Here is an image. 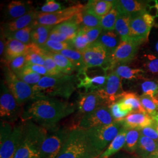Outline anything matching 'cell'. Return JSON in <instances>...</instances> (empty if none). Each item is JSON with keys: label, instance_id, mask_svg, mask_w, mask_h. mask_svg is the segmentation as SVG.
Instances as JSON below:
<instances>
[{"label": "cell", "instance_id": "cell-10", "mask_svg": "<svg viewBox=\"0 0 158 158\" xmlns=\"http://www.w3.org/2000/svg\"><path fill=\"white\" fill-rule=\"evenodd\" d=\"M154 22L155 17L148 12L132 17L130 23V39L140 44L147 41Z\"/></svg>", "mask_w": 158, "mask_h": 158}, {"label": "cell", "instance_id": "cell-15", "mask_svg": "<svg viewBox=\"0 0 158 158\" xmlns=\"http://www.w3.org/2000/svg\"><path fill=\"white\" fill-rule=\"evenodd\" d=\"M87 69L80 70L76 75L77 78V88L84 89L85 93L102 89L107 82V76L105 74L90 77L87 73Z\"/></svg>", "mask_w": 158, "mask_h": 158}, {"label": "cell", "instance_id": "cell-18", "mask_svg": "<svg viewBox=\"0 0 158 158\" xmlns=\"http://www.w3.org/2000/svg\"><path fill=\"white\" fill-rule=\"evenodd\" d=\"M34 10L32 2L31 1H12L5 8L4 18L8 22L23 17Z\"/></svg>", "mask_w": 158, "mask_h": 158}, {"label": "cell", "instance_id": "cell-23", "mask_svg": "<svg viewBox=\"0 0 158 158\" xmlns=\"http://www.w3.org/2000/svg\"><path fill=\"white\" fill-rule=\"evenodd\" d=\"M29 52V45L17 40H7L4 52L5 62L8 63L17 57L26 55Z\"/></svg>", "mask_w": 158, "mask_h": 158}, {"label": "cell", "instance_id": "cell-46", "mask_svg": "<svg viewBox=\"0 0 158 158\" xmlns=\"http://www.w3.org/2000/svg\"><path fill=\"white\" fill-rule=\"evenodd\" d=\"M63 10L60 3L54 0H47L45 4L40 7V13L51 14Z\"/></svg>", "mask_w": 158, "mask_h": 158}, {"label": "cell", "instance_id": "cell-6", "mask_svg": "<svg viewBox=\"0 0 158 158\" xmlns=\"http://www.w3.org/2000/svg\"><path fill=\"white\" fill-rule=\"evenodd\" d=\"M71 130L57 126L48 130L37 158H57Z\"/></svg>", "mask_w": 158, "mask_h": 158}, {"label": "cell", "instance_id": "cell-53", "mask_svg": "<svg viewBox=\"0 0 158 158\" xmlns=\"http://www.w3.org/2000/svg\"><path fill=\"white\" fill-rule=\"evenodd\" d=\"M25 68L32 72L39 74L44 76H49V73L46 70L44 66L38 65V64H27Z\"/></svg>", "mask_w": 158, "mask_h": 158}, {"label": "cell", "instance_id": "cell-56", "mask_svg": "<svg viewBox=\"0 0 158 158\" xmlns=\"http://www.w3.org/2000/svg\"><path fill=\"white\" fill-rule=\"evenodd\" d=\"M148 158H158V155H151Z\"/></svg>", "mask_w": 158, "mask_h": 158}, {"label": "cell", "instance_id": "cell-43", "mask_svg": "<svg viewBox=\"0 0 158 158\" xmlns=\"http://www.w3.org/2000/svg\"><path fill=\"white\" fill-rule=\"evenodd\" d=\"M6 63H7V66L12 72L15 74L18 73L23 70L27 64L26 55L17 57L10 62Z\"/></svg>", "mask_w": 158, "mask_h": 158}, {"label": "cell", "instance_id": "cell-14", "mask_svg": "<svg viewBox=\"0 0 158 158\" xmlns=\"http://www.w3.org/2000/svg\"><path fill=\"white\" fill-rule=\"evenodd\" d=\"M141 44L131 39L121 41L120 45L111 56V69L132 60L136 55L138 46Z\"/></svg>", "mask_w": 158, "mask_h": 158}, {"label": "cell", "instance_id": "cell-28", "mask_svg": "<svg viewBox=\"0 0 158 158\" xmlns=\"http://www.w3.org/2000/svg\"><path fill=\"white\" fill-rule=\"evenodd\" d=\"M128 130L123 127L118 134L113 139V141L110 143L107 149L102 153L98 158H110L123 148L124 147Z\"/></svg>", "mask_w": 158, "mask_h": 158}, {"label": "cell", "instance_id": "cell-49", "mask_svg": "<svg viewBox=\"0 0 158 158\" xmlns=\"http://www.w3.org/2000/svg\"><path fill=\"white\" fill-rule=\"evenodd\" d=\"M108 107L115 121H119L130 114L128 113L121 111L117 102L113 103Z\"/></svg>", "mask_w": 158, "mask_h": 158}, {"label": "cell", "instance_id": "cell-57", "mask_svg": "<svg viewBox=\"0 0 158 158\" xmlns=\"http://www.w3.org/2000/svg\"><path fill=\"white\" fill-rule=\"evenodd\" d=\"M121 158H138L137 156H128V157H126V156H124V157H121Z\"/></svg>", "mask_w": 158, "mask_h": 158}, {"label": "cell", "instance_id": "cell-21", "mask_svg": "<svg viewBox=\"0 0 158 158\" xmlns=\"http://www.w3.org/2000/svg\"><path fill=\"white\" fill-rule=\"evenodd\" d=\"M121 111L129 114L147 113L142 105L140 96L134 92H125L122 98L117 102ZM148 114V113H147Z\"/></svg>", "mask_w": 158, "mask_h": 158}, {"label": "cell", "instance_id": "cell-4", "mask_svg": "<svg viewBox=\"0 0 158 158\" xmlns=\"http://www.w3.org/2000/svg\"><path fill=\"white\" fill-rule=\"evenodd\" d=\"M97 152L90 141L85 130L72 129L57 158H98Z\"/></svg>", "mask_w": 158, "mask_h": 158}, {"label": "cell", "instance_id": "cell-37", "mask_svg": "<svg viewBox=\"0 0 158 158\" xmlns=\"http://www.w3.org/2000/svg\"><path fill=\"white\" fill-rule=\"evenodd\" d=\"M140 100L143 107L147 113L152 117L158 113V96H151L142 94L140 96Z\"/></svg>", "mask_w": 158, "mask_h": 158}, {"label": "cell", "instance_id": "cell-40", "mask_svg": "<svg viewBox=\"0 0 158 158\" xmlns=\"http://www.w3.org/2000/svg\"><path fill=\"white\" fill-rule=\"evenodd\" d=\"M15 74L20 80L31 86L36 85L42 77L39 74L32 72L25 68L21 72Z\"/></svg>", "mask_w": 158, "mask_h": 158}, {"label": "cell", "instance_id": "cell-54", "mask_svg": "<svg viewBox=\"0 0 158 158\" xmlns=\"http://www.w3.org/2000/svg\"><path fill=\"white\" fill-rule=\"evenodd\" d=\"M1 40H0V55L2 56L4 54V52L6 49V36L1 30Z\"/></svg>", "mask_w": 158, "mask_h": 158}, {"label": "cell", "instance_id": "cell-33", "mask_svg": "<svg viewBox=\"0 0 158 158\" xmlns=\"http://www.w3.org/2000/svg\"><path fill=\"white\" fill-rule=\"evenodd\" d=\"M116 73L122 79L133 80L142 77V74L145 71L139 69H132L124 64L118 66L115 71Z\"/></svg>", "mask_w": 158, "mask_h": 158}, {"label": "cell", "instance_id": "cell-26", "mask_svg": "<svg viewBox=\"0 0 158 158\" xmlns=\"http://www.w3.org/2000/svg\"><path fill=\"white\" fill-rule=\"evenodd\" d=\"M54 26L44 25L34 23L31 32L32 43L41 47L49 40Z\"/></svg>", "mask_w": 158, "mask_h": 158}, {"label": "cell", "instance_id": "cell-19", "mask_svg": "<svg viewBox=\"0 0 158 158\" xmlns=\"http://www.w3.org/2000/svg\"><path fill=\"white\" fill-rule=\"evenodd\" d=\"M119 121L127 130H141L156 124L152 117L147 113H131Z\"/></svg>", "mask_w": 158, "mask_h": 158}, {"label": "cell", "instance_id": "cell-7", "mask_svg": "<svg viewBox=\"0 0 158 158\" xmlns=\"http://www.w3.org/2000/svg\"><path fill=\"white\" fill-rule=\"evenodd\" d=\"M3 72L4 81L19 106L22 107L34 99V91L31 85L19 79L8 66L3 68Z\"/></svg>", "mask_w": 158, "mask_h": 158}, {"label": "cell", "instance_id": "cell-30", "mask_svg": "<svg viewBox=\"0 0 158 158\" xmlns=\"http://www.w3.org/2000/svg\"><path fill=\"white\" fill-rule=\"evenodd\" d=\"M48 55L54 60L57 67L64 74L72 75L74 71L77 70V68L68 58L59 53L49 52Z\"/></svg>", "mask_w": 158, "mask_h": 158}, {"label": "cell", "instance_id": "cell-29", "mask_svg": "<svg viewBox=\"0 0 158 158\" xmlns=\"http://www.w3.org/2000/svg\"><path fill=\"white\" fill-rule=\"evenodd\" d=\"M132 17L123 13H119L115 26V31L121 37L122 41L130 40V23Z\"/></svg>", "mask_w": 158, "mask_h": 158}, {"label": "cell", "instance_id": "cell-51", "mask_svg": "<svg viewBox=\"0 0 158 158\" xmlns=\"http://www.w3.org/2000/svg\"><path fill=\"white\" fill-rule=\"evenodd\" d=\"M156 126L157 124L151 127H148L142 129L140 130L141 134L153 140L158 141V134L156 131Z\"/></svg>", "mask_w": 158, "mask_h": 158}, {"label": "cell", "instance_id": "cell-35", "mask_svg": "<svg viewBox=\"0 0 158 158\" xmlns=\"http://www.w3.org/2000/svg\"><path fill=\"white\" fill-rule=\"evenodd\" d=\"M102 18L97 17L85 8L81 13L80 28H97L101 27Z\"/></svg>", "mask_w": 158, "mask_h": 158}, {"label": "cell", "instance_id": "cell-48", "mask_svg": "<svg viewBox=\"0 0 158 158\" xmlns=\"http://www.w3.org/2000/svg\"><path fill=\"white\" fill-rule=\"evenodd\" d=\"M14 127L11 124L4 121H1L0 130V145H1L11 135Z\"/></svg>", "mask_w": 158, "mask_h": 158}, {"label": "cell", "instance_id": "cell-31", "mask_svg": "<svg viewBox=\"0 0 158 158\" xmlns=\"http://www.w3.org/2000/svg\"><path fill=\"white\" fill-rule=\"evenodd\" d=\"M59 53L68 58L77 68V71L86 69V66L83 55L78 51L73 49H66L63 50Z\"/></svg>", "mask_w": 158, "mask_h": 158}, {"label": "cell", "instance_id": "cell-34", "mask_svg": "<svg viewBox=\"0 0 158 158\" xmlns=\"http://www.w3.org/2000/svg\"><path fill=\"white\" fill-rule=\"evenodd\" d=\"M140 136V130H128L123 149L128 152L135 153Z\"/></svg>", "mask_w": 158, "mask_h": 158}, {"label": "cell", "instance_id": "cell-24", "mask_svg": "<svg viewBox=\"0 0 158 158\" xmlns=\"http://www.w3.org/2000/svg\"><path fill=\"white\" fill-rule=\"evenodd\" d=\"M158 152V141L141 134L135 153L139 158H148Z\"/></svg>", "mask_w": 158, "mask_h": 158}, {"label": "cell", "instance_id": "cell-42", "mask_svg": "<svg viewBox=\"0 0 158 158\" xmlns=\"http://www.w3.org/2000/svg\"><path fill=\"white\" fill-rule=\"evenodd\" d=\"M143 94L151 97L158 96V81L156 80H148L141 84Z\"/></svg>", "mask_w": 158, "mask_h": 158}, {"label": "cell", "instance_id": "cell-41", "mask_svg": "<svg viewBox=\"0 0 158 158\" xmlns=\"http://www.w3.org/2000/svg\"><path fill=\"white\" fill-rule=\"evenodd\" d=\"M40 48L47 52L53 53H59L66 49H72L69 42H61L52 40H48Z\"/></svg>", "mask_w": 158, "mask_h": 158}, {"label": "cell", "instance_id": "cell-17", "mask_svg": "<svg viewBox=\"0 0 158 158\" xmlns=\"http://www.w3.org/2000/svg\"><path fill=\"white\" fill-rule=\"evenodd\" d=\"M23 130V122L15 125L11 135L0 145V158H14L21 141Z\"/></svg>", "mask_w": 158, "mask_h": 158}, {"label": "cell", "instance_id": "cell-52", "mask_svg": "<svg viewBox=\"0 0 158 158\" xmlns=\"http://www.w3.org/2000/svg\"><path fill=\"white\" fill-rule=\"evenodd\" d=\"M49 40H52L61 42H69L71 40V39L67 35L53 29L49 35Z\"/></svg>", "mask_w": 158, "mask_h": 158}, {"label": "cell", "instance_id": "cell-25", "mask_svg": "<svg viewBox=\"0 0 158 158\" xmlns=\"http://www.w3.org/2000/svg\"><path fill=\"white\" fill-rule=\"evenodd\" d=\"M103 46L111 56L120 45L122 40L115 31H102L97 40Z\"/></svg>", "mask_w": 158, "mask_h": 158}, {"label": "cell", "instance_id": "cell-59", "mask_svg": "<svg viewBox=\"0 0 158 158\" xmlns=\"http://www.w3.org/2000/svg\"><path fill=\"white\" fill-rule=\"evenodd\" d=\"M155 49H156V51L158 52V42L156 44V45H155Z\"/></svg>", "mask_w": 158, "mask_h": 158}, {"label": "cell", "instance_id": "cell-12", "mask_svg": "<svg viewBox=\"0 0 158 158\" xmlns=\"http://www.w3.org/2000/svg\"><path fill=\"white\" fill-rule=\"evenodd\" d=\"M114 121L110 108L106 106H100L94 111L85 114L79 121L77 128L89 130L92 128L107 125Z\"/></svg>", "mask_w": 158, "mask_h": 158}, {"label": "cell", "instance_id": "cell-16", "mask_svg": "<svg viewBox=\"0 0 158 158\" xmlns=\"http://www.w3.org/2000/svg\"><path fill=\"white\" fill-rule=\"evenodd\" d=\"M100 106H104L98 91L81 93L76 102V108L81 117L88 113L94 111Z\"/></svg>", "mask_w": 158, "mask_h": 158}, {"label": "cell", "instance_id": "cell-5", "mask_svg": "<svg viewBox=\"0 0 158 158\" xmlns=\"http://www.w3.org/2000/svg\"><path fill=\"white\" fill-rule=\"evenodd\" d=\"M123 126L120 121L112 124L85 130L90 141L97 152L102 154L122 130Z\"/></svg>", "mask_w": 158, "mask_h": 158}, {"label": "cell", "instance_id": "cell-1", "mask_svg": "<svg viewBox=\"0 0 158 158\" xmlns=\"http://www.w3.org/2000/svg\"><path fill=\"white\" fill-rule=\"evenodd\" d=\"M76 105L56 98L39 96L30 102L21 117L22 121H32L36 124L50 130L56 127L62 119L73 114Z\"/></svg>", "mask_w": 158, "mask_h": 158}, {"label": "cell", "instance_id": "cell-20", "mask_svg": "<svg viewBox=\"0 0 158 158\" xmlns=\"http://www.w3.org/2000/svg\"><path fill=\"white\" fill-rule=\"evenodd\" d=\"M114 6L119 13H123L135 17L147 11L148 3L145 1L136 0H119L115 1Z\"/></svg>", "mask_w": 158, "mask_h": 158}, {"label": "cell", "instance_id": "cell-32", "mask_svg": "<svg viewBox=\"0 0 158 158\" xmlns=\"http://www.w3.org/2000/svg\"><path fill=\"white\" fill-rule=\"evenodd\" d=\"M33 25L34 24L25 28L4 35L6 40H17L26 45H30L32 44L31 32L33 28Z\"/></svg>", "mask_w": 158, "mask_h": 158}, {"label": "cell", "instance_id": "cell-36", "mask_svg": "<svg viewBox=\"0 0 158 158\" xmlns=\"http://www.w3.org/2000/svg\"><path fill=\"white\" fill-rule=\"evenodd\" d=\"M80 28V27L77 24L68 20L55 26L53 29L67 35L72 40L78 34Z\"/></svg>", "mask_w": 158, "mask_h": 158}, {"label": "cell", "instance_id": "cell-55", "mask_svg": "<svg viewBox=\"0 0 158 158\" xmlns=\"http://www.w3.org/2000/svg\"><path fill=\"white\" fill-rule=\"evenodd\" d=\"M153 8L156 9V17H158V2L157 1H155V5L153 6Z\"/></svg>", "mask_w": 158, "mask_h": 158}, {"label": "cell", "instance_id": "cell-58", "mask_svg": "<svg viewBox=\"0 0 158 158\" xmlns=\"http://www.w3.org/2000/svg\"><path fill=\"white\" fill-rule=\"evenodd\" d=\"M153 119H158V113L152 117Z\"/></svg>", "mask_w": 158, "mask_h": 158}, {"label": "cell", "instance_id": "cell-9", "mask_svg": "<svg viewBox=\"0 0 158 158\" xmlns=\"http://www.w3.org/2000/svg\"><path fill=\"white\" fill-rule=\"evenodd\" d=\"M81 54L87 69L101 67L105 71L111 69V55L98 42L91 44Z\"/></svg>", "mask_w": 158, "mask_h": 158}, {"label": "cell", "instance_id": "cell-2", "mask_svg": "<svg viewBox=\"0 0 158 158\" xmlns=\"http://www.w3.org/2000/svg\"><path fill=\"white\" fill-rule=\"evenodd\" d=\"M32 87L34 98L39 96H58L69 99L77 88V78L76 75L64 74L56 76H43L36 85Z\"/></svg>", "mask_w": 158, "mask_h": 158}, {"label": "cell", "instance_id": "cell-8", "mask_svg": "<svg viewBox=\"0 0 158 158\" xmlns=\"http://www.w3.org/2000/svg\"><path fill=\"white\" fill-rule=\"evenodd\" d=\"M0 90V117L1 121L12 124L21 117L22 107L18 104L16 99L7 87L4 81H1Z\"/></svg>", "mask_w": 158, "mask_h": 158}, {"label": "cell", "instance_id": "cell-27", "mask_svg": "<svg viewBox=\"0 0 158 158\" xmlns=\"http://www.w3.org/2000/svg\"><path fill=\"white\" fill-rule=\"evenodd\" d=\"M114 2L115 1L91 0L88 1L85 8L97 17L102 18L112 10Z\"/></svg>", "mask_w": 158, "mask_h": 158}, {"label": "cell", "instance_id": "cell-47", "mask_svg": "<svg viewBox=\"0 0 158 158\" xmlns=\"http://www.w3.org/2000/svg\"><path fill=\"white\" fill-rule=\"evenodd\" d=\"M144 66L149 73L158 74V57L151 54L148 55Z\"/></svg>", "mask_w": 158, "mask_h": 158}, {"label": "cell", "instance_id": "cell-3", "mask_svg": "<svg viewBox=\"0 0 158 158\" xmlns=\"http://www.w3.org/2000/svg\"><path fill=\"white\" fill-rule=\"evenodd\" d=\"M23 122L22 136L14 158H37L48 130L32 121Z\"/></svg>", "mask_w": 158, "mask_h": 158}, {"label": "cell", "instance_id": "cell-50", "mask_svg": "<svg viewBox=\"0 0 158 158\" xmlns=\"http://www.w3.org/2000/svg\"><path fill=\"white\" fill-rule=\"evenodd\" d=\"M26 59L27 64L44 66L45 60L44 56L38 53L29 52L26 55Z\"/></svg>", "mask_w": 158, "mask_h": 158}, {"label": "cell", "instance_id": "cell-11", "mask_svg": "<svg viewBox=\"0 0 158 158\" xmlns=\"http://www.w3.org/2000/svg\"><path fill=\"white\" fill-rule=\"evenodd\" d=\"M97 91L104 105L108 107L119 101L125 93L122 87L121 78L114 71L108 75L104 87Z\"/></svg>", "mask_w": 158, "mask_h": 158}, {"label": "cell", "instance_id": "cell-60", "mask_svg": "<svg viewBox=\"0 0 158 158\" xmlns=\"http://www.w3.org/2000/svg\"><path fill=\"white\" fill-rule=\"evenodd\" d=\"M155 155H158V152L156 153V154H155Z\"/></svg>", "mask_w": 158, "mask_h": 158}, {"label": "cell", "instance_id": "cell-45", "mask_svg": "<svg viewBox=\"0 0 158 158\" xmlns=\"http://www.w3.org/2000/svg\"><path fill=\"white\" fill-rule=\"evenodd\" d=\"M48 52L47 54L44 56V58L45 60L44 66L49 73V76H56L63 74V73L57 67L54 60L48 55Z\"/></svg>", "mask_w": 158, "mask_h": 158}, {"label": "cell", "instance_id": "cell-22", "mask_svg": "<svg viewBox=\"0 0 158 158\" xmlns=\"http://www.w3.org/2000/svg\"><path fill=\"white\" fill-rule=\"evenodd\" d=\"M38 13L39 12L34 10L16 19L4 23L1 30L4 34H8L32 25L35 23Z\"/></svg>", "mask_w": 158, "mask_h": 158}, {"label": "cell", "instance_id": "cell-13", "mask_svg": "<svg viewBox=\"0 0 158 158\" xmlns=\"http://www.w3.org/2000/svg\"><path fill=\"white\" fill-rule=\"evenodd\" d=\"M85 8V5L78 4L54 13L45 14L39 12L35 23L55 27L58 24L70 19L79 12L83 11Z\"/></svg>", "mask_w": 158, "mask_h": 158}, {"label": "cell", "instance_id": "cell-39", "mask_svg": "<svg viewBox=\"0 0 158 158\" xmlns=\"http://www.w3.org/2000/svg\"><path fill=\"white\" fill-rule=\"evenodd\" d=\"M69 43L73 49L78 51L81 53L85 51L90 45L85 36L80 29L76 36L71 40Z\"/></svg>", "mask_w": 158, "mask_h": 158}, {"label": "cell", "instance_id": "cell-38", "mask_svg": "<svg viewBox=\"0 0 158 158\" xmlns=\"http://www.w3.org/2000/svg\"><path fill=\"white\" fill-rule=\"evenodd\" d=\"M119 12L114 6L112 10L105 16L102 18L101 27L104 31H114L118 19Z\"/></svg>", "mask_w": 158, "mask_h": 158}, {"label": "cell", "instance_id": "cell-44", "mask_svg": "<svg viewBox=\"0 0 158 158\" xmlns=\"http://www.w3.org/2000/svg\"><path fill=\"white\" fill-rule=\"evenodd\" d=\"M80 30L85 36L90 45L97 40L100 34H102L103 31V29H102L101 27H97V28L82 27L80 28Z\"/></svg>", "mask_w": 158, "mask_h": 158}]
</instances>
